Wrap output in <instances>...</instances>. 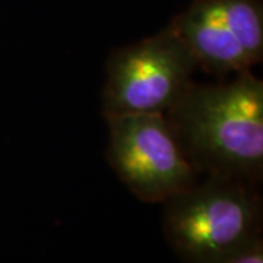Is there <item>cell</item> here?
<instances>
[{
  "mask_svg": "<svg viewBox=\"0 0 263 263\" xmlns=\"http://www.w3.org/2000/svg\"><path fill=\"white\" fill-rule=\"evenodd\" d=\"M165 116L197 174L262 181L263 82L250 70L230 84L193 82Z\"/></svg>",
  "mask_w": 263,
  "mask_h": 263,
  "instance_id": "obj_1",
  "label": "cell"
},
{
  "mask_svg": "<svg viewBox=\"0 0 263 263\" xmlns=\"http://www.w3.org/2000/svg\"><path fill=\"white\" fill-rule=\"evenodd\" d=\"M105 120L108 162L142 202L162 203L196 183L199 174L165 114H122Z\"/></svg>",
  "mask_w": 263,
  "mask_h": 263,
  "instance_id": "obj_4",
  "label": "cell"
},
{
  "mask_svg": "<svg viewBox=\"0 0 263 263\" xmlns=\"http://www.w3.org/2000/svg\"><path fill=\"white\" fill-rule=\"evenodd\" d=\"M218 263H263V237L256 238L250 245Z\"/></svg>",
  "mask_w": 263,
  "mask_h": 263,
  "instance_id": "obj_6",
  "label": "cell"
},
{
  "mask_svg": "<svg viewBox=\"0 0 263 263\" xmlns=\"http://www.w3.org/2000/svg\"><path fill=\"white\" fill-rule=\"evenodd\" d=\"M171 25L208 73H240L262 62V0H192Z\"/></svg>",
  "mask_w": 263,
  "mask_h": 263,
  "instance_id": "obj_5",
  "label": "cell"
},
{
  "mask_svg": "<svg viewBox=\"0 0 263 263\" xmlns=\"http://www.w3.org/2000/svg\"><path fill=\"white\" fill-rule=\"evenodd\" d=\"M196 59L170 22L155 35L117 48L107 60L104 117L167 114L193 84Z\"/></svg>",
  "mask_w": 263,
  "mask_h": 263,
  "instance_id": "obj_3",
  "label": "cell"
},
{
  "mask_svg": "<svg viewBox=\"0 0 263 263\" xmlns=\"http://www.w3.org/2000/svg\"><path fill=\"white\" fill-rule=\"evenodd\" d=\"M162 205V231L184 263L221 262L262 237V196L243 180L208 174Z\"/></svg>",
  "mask_w": 263,
  "mask_h": 263,
  "instance_id": "obj_2",
  "label": "cell"
}]
</instances>
